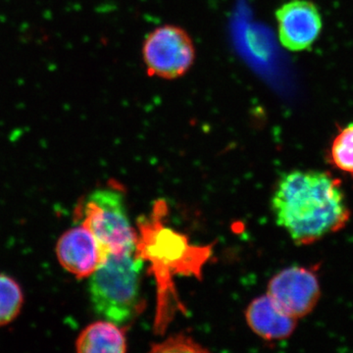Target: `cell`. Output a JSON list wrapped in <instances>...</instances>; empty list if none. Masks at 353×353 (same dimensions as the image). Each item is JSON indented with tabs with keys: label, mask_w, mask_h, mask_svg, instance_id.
Masks as SVG:
<instances>
[{
	"label": "cell",
	"mask_w": 353,
	"mask_h": 353,
	"mask_svg": "<svg viewBox=\"0 0 353 353\" xmlns=\"http://www.w3.org/2000/svg\"><path fill=\"white\" fill-rule=\"evenodd\" d=\"M271 206L279 226L299 245L336 233L350 217L341 181L324 171L284 174L276 185Z\"/></svg>",
	"instance_id": "1"
},
{
	"label": "cell",
	"mask_w": 353,
	"mask_h": 353,
	"mask_svg": "<svg viewBox=\"0 0 353 353\" xmlns=\"http://www.w3.org/2000/svg\"><path fill=\"white\" fill-rule=\"evenodd\" d=\"M167 205L157 201L152 214L139 221V234L136 255L150 264V273L157 280V312L155 330L161 334L176 311H183L175 287L176 275L201 277L202 267L212 254V245H196L175 230L165 226Z\"/></svg>",
	"instance_id": "2"
},
{
	"label": "cell",
	"mask_w": 353,
	"mask_h": 353,
	"mask_svg": "<svg viewBox=\"0 0 353 353\" xmlns=\"http://www.w3.org/2000/svg\"><path fill=\"white\" fill-rule=\"evenodd\" d=\"M145 261L136 253L108 254L88 280L94 312L102 319L124 326L141 309V271Z\"/></svg>",
	"instance_id": "3"
},
{
	"label": "cell",
	"mask_w": 353,
	"mask_h": 353,
	"mask_svg": "<svg viewBox=\"0 0 353 353\" xmlns=\"http://www.w3.org/2000/svg\"><path fill=\"white\" fill-rule=\"evenodd\" d=\"M88 228L109 254L136 252L138 234L130 221L124 196L118 190L99 189L88 194L80 210Z\"/></svg>",
	"instance_id": "4"
},
{
	"label": "cell",
	"mask_w": 353,
	"mask_h": 353,
	"mask_svg": "<svg viewBox=\"0 0 353 353\" xmlns=\"http://www.w3.org/2000/svg\"><path fill=\"white\" fill-rule=\"evenodd\" d=\"M143 57L148 75L174 80L189 71L194 64L196 50L185 30L165 25L146 37Z\"/></svg>",
	"instance_id": "5"
},
{
	"label": "cell",
	"mask_w": 353,
	"mask_h": 353,
	"mask_svg": "<svg viewBox=\"0 0 353 353\" xmlns=\"http://www.w3.org/2000/svg\"><path fill=\"white\" fill-rule=\"evenodd\" d=\"M267 294L279 307L297 320L314 310L321 296V288L314 268L292 266L271 279Z\"/></svg>",
	"instance_id": "6"
},
{
	"label": "cell",
	"mask_w": 353,
	"mask_h": 353,
	"mask_svg": "<svg viewBox=\"0 0 353 353\" xmlns=\"http://www.w3.org/2000/svg\"><path fill=\"white\" fill-rule=\"evenodd\" d=\"M55 253L62 268L80 279L90 278L109 254L82 224L67 230L58 239Z\"/></svg>",
	"instance_id": "7"
},
{
	"label": "cell",
	"mask_w": 353,
	"mask_h": 353,
	"mask_svg": "<svg viewBox=\"0 0 353 353\" xmlns=\"http://www.w3.org/2000/svg\"><path fill=\"white\" fill-rule=\"evenodd\" d=\"M281 43L290 51L310 48L322 30L321 14L308 0H292L276 12Z\"/></svg>",
	"instance_id": "8"
},
{
	"label": "cell",
	"mask_w": 353,
	"mask_h": 353,
	"mask_svg": "<svg viewBox=\"0 0 353 353\" xmlns=\"http://www.w3.org/2000/svg\"><path fill=\"white\" fill-rule=\"evenodd\" d=\"M248 326L266 341H282L290 338L296 328V318L279 307L268 294L253 299L245 311Z\"/></svg>",
	"instance_id": "9"
},
{
	"label": "cell",
	"mask_w": 353,
	"mask_h": 353,
	"mask_svg": "<svg viewBox=\"0 0 353 353\" xmlns=\"http://www.w3.org/2000/svg\"><path fill=\"white\" fill-rule=\"evenodd\" d=\"M75 347L81 353L126 352V334L119 325L103 319L83 329L77 338Z\"/></svg>",
	"instance_id": "10"
},
{
	"label": "cell",
	"mask_w": 353,
	"mask_h": 353,
	"mask_svg": "<svg viewBox=\"0 0 353 353\" xmlns=\"http://www.w3.org/2000/svg\"><path fill=\"white\" fill-rule=\"evenodd\" d=\"M23 303L24 296L20 285L10 276L0 274V327L16 319Z\"/></svg>",
	"instance_id": "11"
},
{
	"label": "cell",
	"mask_w": 353,
	"mask_h": 353,
	"mask_svg": "<svg viewBox=\"0 0 353 353\" xmlns=\"http://www.w3.org/2000/svg\"><path fill=\"white\" fill-rule=\"evenodd\" d=\"M331 161L339 170L353 175V124L343 128L334 139Z\"/></svg>",
	"instance_id": "12"
},
{
	"label": "cell",
	"mask_w": 353,
	"mask_h": 353,
	"mask_svg": "<svg viewBox=\"0 0 353 353\" xmlns=\"http://www.w3.org/2000/svg\"><path fill=\"white\" fill-rule=\"evenodd\" d=\"M152 352H203L205 348L185 334H176L153 345Z\"/></svg>",
	"instance_id": "13"
}]
</instances>
